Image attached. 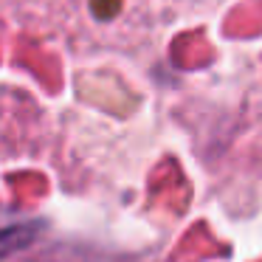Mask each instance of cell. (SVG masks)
Masks as SVG:
<instances>
[{
	"label": "cell",
	"mask_w": 262,
	"mask_h": 262,
	"mask_svg": "<svg viewBox=\"0 0 262 262\" xmlns=\"http://www.w3.org/2000/svg\"><path fill=\"white\" fill-rule=\"evenodd\" d=\"M34 234H37V228H31V226H0V256L26 248L34 239Z\"/></svg>",
	"instance_id": "cell-1"
}]
</instances>
